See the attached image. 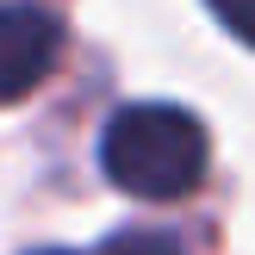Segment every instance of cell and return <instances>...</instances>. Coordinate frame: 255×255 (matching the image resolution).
I'll return each instance as SVG.
<instances>
[{
	"label": "cell",
	"mask_w": 255,
	"mask_h": 255,
	"mask_svg": "<svg viewBox=\"0 0 255 255\" xmlns=\"http://www.w3.org/2000/svg\"><path fill=\"white\" fill-rule=\"evenodd\" d=\"M206 125L181 106H125L112 112L106 137H100V168H106L112 187L137 199H181L199 187L206 174Z\"/></svg>",
	"instance_id": "obj_1"
},
{
	"label": "cell",
	"mask_w": 255,
	"mask_h": 255,
	"mask_svg": "<svg viewBox=\"0 0 255 255\" xmlns=\"http://www.w3.org/2000/svg\"><path fill=\"white\" fill-rule=\"evenodd\" d=\"M62 56V25L44 6H0V106L25 100L37 81H50Z\"/></svg>",
	"instance_id": "obj_2"
},
{
	"label": "cell",
	"mask_w": 255,
	"mask_h": 255,
	"mask_svg": "<svg viewBox=\"0 0 255 255\" xmlns=\"http://www.w3.org/2000/svg\"><path fill=\"white\" fill-rule=\"evenodd\" d=\"M100 255H181V249H174V237H162V231H125Z\"/></svg>",
	"instance_id": "obj_3"
},
{
	"label": "cell",
	"mask_w": 255,
	"mask_h": 255,
	"mask_svg": "<svg viewBox=\"0 0 255 255\" xmlns=\"http://www.w3.org/2000/svg\"><path fill=\"white\" fill-rule=\"evenodd\" d=\"M212 12H218L224 25H231L237 37H243V44H255V0H206Z\"/></svg>",
	"instance_id": "obj_4"
},
{
	"label": "cell",
	"mask_w": 255,
	"mask_h": 255,
	"mask_svg": "<svg viewBox=\"0 0 255 255\" xmlns=\"http://www.w3.org/2000/svg\"><path fill=\"white\" fill-rule=\"evenodd\" d=\"M50 255H62V249H50Z\"/></svg>",
	"instance_id": "obj_5"
}]
</instances>
